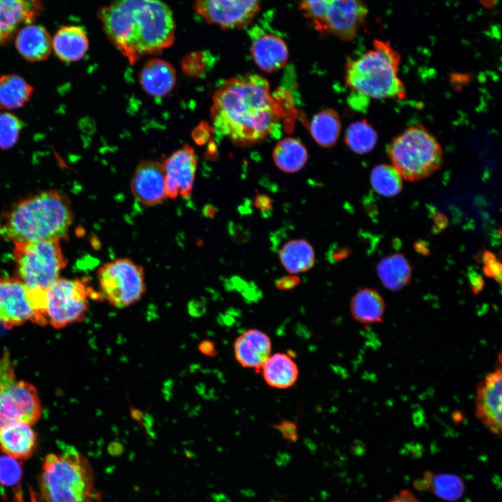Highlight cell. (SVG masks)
Segmentation results:
<instances>
[{"instance_id": "cell-21", "label": "cell", "mask_w": 502, "mask_h": 502, "mask_svg": "<svg viewBox=\"0 0 502 502\" xmlns=\"http://www.w3.org/2000/svg\"><path fill=\"white\" fill-rule=\"evenodd\" d=\"M139 79L140 86L147 94L162 97L174 89L176 82V71L168 61L154 58L142 66Z\"/></svg>"}, {"instance_id": "cell-45", "label": "cell", "mask_w": 502, "mask_h": 502, "mask_svg": "<svg viewBox=\"0 0 502 502\" xmlns=\"http://www.w3.org/2000/svg\"><path fill=\"white\" fill-rule=\"evenodd\" d=\"M348 251L345 248H339L329 251V259L332 261H341L347 255Z\"/></svg>"}, {"instance_id": "cell-38", "label": "cell", "mask_w": 502, "mask_h": 502, "mask_svg": "<svg viewBox=\"0 0 502 502\" xmlns=\"http://www.w3.org/2000/svg\"><path fill=\"white\" fill-rule=\"evenodd\" d=\"M482 261L484 264L483 272L489 277H494L499 283H501V264L496 261L495 255L489 252L485 251L482 255Z\"/></svg>"}, {"instance_id": "cell-41", "label": "cell", "mask_w": 502, "mask_h": 502, "mask_svg": "<svg viewBox=\"0 0 502 502\" xmlns=\"http://www.w3.org/2000/svg\"><path fill=\"white\" fill-rule=\"evenodd\" d=\"M254 206L263 214L270 213L273 208L272 199L266 195L257 194L254 198Z\"/></svg>"}, {"instance_id": "cell-20", "label": "cell", "mask_w": 502, "mask_h": 502, "mask_svg": "<svg viewBox=\"0 0 502 502\" xmlns=\"http://www.w3.org/2000/svg\"><path fill=\"white\" fill-rule=\"evenodd\" d=\"M32 425L23 422L10 423L0 429V450L18 460L29 459L38 445Z\"/></svg>"}, {"instance_id": "cell-4", "label": "cell", "mask_w": 502, "mask_h": 502, "mask_svg": "<svg viewBox=\"0 0 502 502\" xmlns=\"http://www.w3.org/2000/svg\"><path fill=\"white\" fill-rule=\"evenodd\" d=\"M39 488L43 502H94L99 497L89 462L69 445L46 455Z\"/></svg>"}, {"instance_id": "cell-14", "label": "cell", "mask_w": 502, "mask_h": 502, "mask_svg": "<svg viewBox=\"0 0 502 502\" xmlns=\"http://www.w3.org/2000/svg\"><path fill=\"white\" fill-rule=\"evenodd\" d=\"M162 164L167 198L192 195L197 160L194 149L183 145L174 151Z\"/></svg>"}, {"instance_id": "cell-7", "label": "cell", "mask_w": 502, "mask_h": 502, "mask_svg": "<svg viewBox=\"0 0 502 502\" xmlns=\"http://www.w3.org/2000/svg\"><path fill=\"white\" fill-rule=\"evenodd\" d=\"M60 240L47 239L14 244L17 276L30 288L47 289L66 266Z\"/></svg>"}, {"instance_id": "cell-8", "label": "cell", "mask_w": 502, "mask_h": 502, "mask_svg": "<svg viewBox=\"0 0 502 502\" xmlns=\"http://www.w3.org/2000/svg\"><path fill=\"white\" fill-rule=\"evenodd\" d=\"M90 299L103 301L86 278H59L46 290L47 324L59 329L82 321L89 308Z\"/></svg>"}, {"instance_id": "cell-22", "label": "cell", "mask_w": 502, "mask_h": 502, "mask_svg": "<svg viewBox=\"0 0 502 502\" xmlns=\"http://www.w3.org/2000/svg\"><path fill=\"white\" fill-rule=\"evenodd\" d=\"M15 45L25 60L42 61L51 54L52 38L43 26L31 23L19 30L15 36Z\"/></svg>"}, {"instance_id": "cell-37", "label": "cell", "mask_w": 502, "mask_h": 502, "mask_svg": "<svg viewBox=\"0 0 502 502\" xmlns=\"http://www.w3.org/2000/svg\"><path fill=\"white\" fill-rule=\"evenodd\" d=\"M208 56L206 52L197 51L186 55L182 61L183 72L192 77H200L206 70Z\"/></svg>"}, {"instance_id": "cell-31", "label": "cell", "mask_w": 502, "mask_h": 502, "mask_svg": "<svg viewBox=\"0 0 502 502\" xmlns=\"http://www.w3.org/2000/svg\"><path fill=\"white\" fill-rule=\"evenodd\" d=\"M341 130V121L337 112L326 109L316 114L310 124L312 138L320 146L330 147L337 142Z\"/></svg>"}, {"instance_id": "cell-29", "label": "cell", "mask_w": 502, "mask_h": 502, "mask_svg": "<svg viewBox=\"0 0 502 502\" xmlns=\"http://www.w3.org/2000/svg\"><path fill=\"white\" fill-rule=\"evenodd\" d=\"M33 92V86L19 75L0 76V109L11 110L23 107L30 100Z\"/></svg>"}, {"instance_id": "cell-15", "label": "cell", "mask_w": 502, "mask_h": 502, "mask_svg": "<svg viewBox=\"0 0 502 502\" xmlns=\"http://www.w3.org/2000/svg\"><path fill=\"white\" fill-rule=\"evenodd\" d=\"M367 8L363 0H333L324 21L323 33L351 40L363 23Z\"/></svg>"}, {"instance_id": "cell-24", "label": "cell", "mask_w": 502, "mask_h": 502, "mask_svg": "<svg viewBox=\"0 0 502 502\" xmlns=\"http://www.w3.org/2000/svg\"><path fill=\"white\" fill-rule=\"evenodd\" d=\"M89 39L84 29L66 25L57 30L52 38V50L62 61L74 62L82 59L89 49Z\"/></svg>"}, {"instance_id": "cell-35", "label": "cell", "mask_w": 502, "mask_h": 502, "mask_svg": "<svg viewBox=\"0 0 502 502\" xmlns=\"http://www.w3.org/2000/svg\"><path fill=\"white\" fill-rule=\"evenodd\" d=\"M22 128L20 119L10 112L0 114V149H9L19 138Z\"/></svg>"}, {"instance_id": "cell-2", "label": "cell", "mask_w": 502, "mask_h": 502, "mask_svg": "<svg viewBox=\"0 0 502 502\" xmlns=\"http://www.w3.org/2000/svg\"><path fill=\"white\" fill-rule=\"evenodd\" d=\"M103 31L131 64L174 41L172 10L162 0H109L98 12Z\"/></svg>"}, {"instance_id": "cell-17", "label": "cell", "mask_w": 502, "mask_h": 502, "mask_svg": "<svg viewBox=\"0 0 502 502\" xmlns=\"http://www.w3.org/2000/svg\"><path fill=\"white\" fill-rule=\"evenodd\" d=\"M251 55L261 70L272 73L284 66L288 61L289 50L282 37L256 27L251 31Z\"/></svg>"}, {"instance_id": "cell-44", "label": "cell", "mask_w": 502, "mask_h": 502, "mask_svg": "<svg viewBox=\"0 0 502 502\" xmlns=\"http://www.w3.org/2000/svg\"><path fill=\"white\" fill-rule=\"evenodd\" d=\"M470 280H471V287L472 289V291L475 294H478L484 287V281L482 278L477 275L476 273H473L472 275L470 276Z\"/></svg>"}, {"instance_id": "cell-16", "label": "cell", "mask_w": 502, "mask_h": 502, "mask_svg": "<svg viewBox=\"0 0 502 502\" xmlns=\"http://www.w3.org/2000/svg\"><path fill=\"white\" fill-rule=\"evenodd\" d=\"M133 196L142 204L153 206L167 199L162 164L144 161L136 167L130 183Z\"/></svg>"}, {"instance_id": "cell-34", "label": "cell", "mask_w": 502, "mask_h": 502, "mask_svg": "<svg viewBox=\"0 0 502 502\" xmlns=\"http://www.w3.org/2000/svg\"><path fill=\"white\" fill-rule=\"evenodd\" d=\"M299 8L312 27L323 33L326 10L333 0H297Z\"/></svg>"}, {"instance_id": "cell-23", "label": "cell", "mask_w": 502, "mask_h": 502, "mask_svg": "<svg viewBox=\"0 0 502 502\" xmlns=\"http://www.w3.org/2000/svg\"><path fill=\"white\" fill-rule=\"evenodd\" d=\"M413 487L418 491H428L448 502L459 500L466 492L464 482L459 476L432 471H425L421 478L413 481Z\"/></svg>"}, {"instance_id": "cell-26", "label": "cell", "mask_w": 502, "mask_h": 502, "mask_svg": "<svg viewBox=\"0 0 502 502\" xmlns=\"http://www.w3.org/2000/svg\"><path fill=\"white\" fill-rule=\"evenodd\" d=\"M350 309L352 317L362 324L382 322L386 305L381 295L374 289L365 288L352 297Z\"/></svg>"}, {"instance_id": "cell-18", "label": "cell", "mask_w": 502, "mask_h": 502, "mask_svg": "<svg viewBox=\"0 0 502 502\" xmlns=\"http://www.w3.org/2000/svg\"><path fill=\"white\" fill-rule=\"evenodd\" d=\"M42 10L40 0H0V45L13 40Z\"/></svg>"}, {"instance_id": "cell-3", "label": "cell", "mask_w": 502, "mask_h": 502, "mask_svg": "<svg viewBox=\"0 0 502 502\" xmlns=\"http://www.w3.org/2000/svg\"><path fill=\"white\" fill-rule=\"evenodd\" d=\"M74 220L70 200L57 190L38 192L15 203L0 216V237L14 244L66 239Z\"/></svg>"}, {"instance_id": "cell-30", "label": "cell", "mask_w": 502, "mask_h": 502, "mask_svg": "<svg viewBox=\"0 0 502 502\" xmlns=\"http://www.w3.org/2000/svg\"><path fill=\"white\" fill-rule=\"evenodd\" d=\"M275 165L286 173H294L301 169L307 160V151L297 139L287 137L280 140L273 150Z\"/></svg>"}, {"instance_id": "cell-27", "label": "cell", "mask_w": 502, "mask_h": 502, "mask_svg": "<svg viewBox=\"0 0 502 502\" xmlns=\"http://www.w3.org/2000/svg\"><path fill=\"white\" fill-rule=\"evenodd\" d=\"M280 261L287 271L298 274L310 270L315 264V252L305 239L287 241L279 250Z\"/></svg>"}, {"instance_id": "cell-9", "label": "cell", "mask_w": 502, "mask_h": 502, "mask_svg": "<svg viewBox=\"0 0 502 502\" xmlns=\"http://www.w3.org/2000/svg\"><path fill=\"white\" fill-rule=\"evenodd\" d=\"M42 413L36 388L17 380L6 352L0 357V429L15 422L35 424Z\"/></svg>"}, {"instance_id": "cell-42", "label": "cell", "mask_w": 502, "mask_h": 502, "mask_svg": "<svg viewBox=\"0 0 502 502\" xmlns=\"http://www.w3.org/2000/svg\"><path fill=\"white\" fill-rule=\"evenodd\" d=\"M386 502H423L410 490L402 489L396 496Z\"/></svg>"}, {"instance_id": "cell-32", "label": "cell", "mask_w": 502, "mask_h": 502, "mask_svg": "<svg viewBox=\"0 0 502 502\" xmlns=\"http://www.w3.org/2000/svg\"><path fill=\"white\" fill-rule=\"evenodd\" d=\"M378 135L374 127L365 119L355 121L347 128L344 142L355 153L364 154L375 147Z\"/></svg>"}, {"instance_id": "cell-43", "label": "cell", "mask_w": 502, "mask_h": 502, "mask_svg": "<svg viewBox=\"0 0 502 502\" xmlns=\"http://www.w3.org/2000/svg\"><path fill=\"white\" fill-rule=\"evenodd\" d=\"M199 351L206 356L213 357L217 354L215 344L211 340H203L198 346Z\"/></svg>"}, {"instance_id": "cell-12", "label": "cell", "mask_w": 502, "mask_h": 502, "mask_svg": "<svg viewBox=\"0 0 502 502\" xmlns=\"http://www.w3.org/2000/svg\"><path fill=\"white\" fill-rule=\"evenodd\" d=\"M260 4L261 0H195L194 7L208 23L233 29L249 24Z\"/></svg>"}, {"instance_id": "cell-33", "label": "cell", "mask_w": 502, "mask_h": 502, "mask_svg": "<svg viewBox=\"0 0 502 502\" xmlns=\"http://www.w3.org/2000/svg\"><path fill=\"white\" fill-rule=\"evenodd\" d=\"M370 183L374 191L384 197H394L402 188V176L392 165L387 164H381L372 169Z\"/></svg>"}, {"instance_id": "cell-1", "label": "cell", "mask_w": 502, "mask_h": 502, "mask_svg": "<svg viewBox=\"0 0 502 502\" xmlns=\"http://www.w3.org/2000/svg\"><path fill=\"white\" fill-rule=\"evenodd\" d=\"M282 112L268 82L253 73L226 80L215 91L211 108L218 132L245 146L273 134L279 128Z\"/></svg>"}, {"instance_id": "cell-36", "label": "cell", "mask_w": 502, "mask_h": 502, "mask_svg": "<svg viewBox=\"0 0 502 502\" xmlns=\"http://www.w3.org/2000/svg\"><path fill=\"white\" fill-rule=\"evenodd\" d=\"M22 475L20 460L8 455L0 456V483L6 486L16 485Z\"/></svg>"}, {"instance_id": "cell-5", "label": "cell", "mask_w": 502, "mask_h": 502, "mask_svg": "<svg viewBox=\"0 0 502 502\" xmlns=\"http://www.w3.org/2000/svg\"><path fill=\"white\" fill-rule=\"evenodd\" d=\"M400 61L399 52L388 41L375 39L372 49L347 61V85L369 98L402 100L406 97V90L398 75Z\"/></svg>"}, {"instance_id": "cell-19", "label": "cell", "mask_w": 502, "mask_h": 502, "mask_svg": "<svg viewBox=\"0 0 502 502\" xmlns=\"http://www.w3.org/2000/svg\"><path fill=\"white\" fill-rule=\"evenodd\" d=\"M272 343L264 331L252 328L244 331L234 344V356L243 367L260 370L271 354Z\"/></svg>"}, {"instance_id": "cell-6", "label": "cell", "mask_w": 502, "mask_h": 502, "mask_svg": "<svg viewBox=\"0 0 502 502\" xmlns=\"http://www.w3.org/2000/svg\"><path fill=\"white\" fill-rule=\"evenodd\" d=\"M387 153L392 166L409 181L430 176L443 163L439 142L420 124L409 126L397 135L388 145Z\"/></svg>"}, {"instance_id": "cell-40", "label": "cell", "mask_w": 502, "mask_h": 502, "mask_svg": "<svg viewBox=\"0 0 502 502\" xmlns=\"http://www.w3.org/2000/svg\"><path fill=\"white\" fill-rule=\"evenodd\" d=\"M301 283V278L296 274L285 275L275 281V287L281 291L291 290L296 288Z\"/></svg>"}, {"instance_id": "cell-28", "label": "cell", "mask_w": 502, "mask_h": 502, "mask_svg": "<svg viewBox=\"0 0 502 502\" xmlns=\"http://www.w3.org/2000/svg\"><path fill=\"white\" fill-rule=\"evenodd\" d=\"M376 271L384 287L392 291L402 289L411 279V266L401 254H393L381 259Z\"/></svg>"}, {"instance_id": "cell-11", "label": "cell", "mask_w": 502, "mask_h": 502, "mask_svg": "<svg viewBox=\"0 0 502 502\" xmlns=\"http://www.w3.org/2000/svg\"><path fill=\"white\" fill-rule=\"evenodd\" d=\"M99 293L116 308L139 301L146 291L144 268L129 258H117L103 264L98 270Z\"/></svg>"}, {"instance_id": "cell-25", "label": "cell", "mask_w": 502, "mask_h": 502, "mask_svg": "<svg viewBox=\"0 0 502 502\" xmlns=\"http://www.w3.org/2000/svg\"><path fill=\"white\" fill-rule=\"evenodd\" d=\"M265 382L277 389H286L296 382L299 371L295 360L290 355L275 353L264 362L261 369Z\"/></svg>"}, {"instance_id": "cell-39", "label": "cell", "mask_w": 502, "mask_h": 502, "mask_svg": "<svg viewBox=\"0 0 502 502\" xmlns=\"http://www.w3.org/2000/svg\"><path fill=\"white\" fill-rule=\"evenodd\" d=\"M283 438L288 441L295 442L298 438V429L296 425L288 420H282L275 426Z\"/></svg>"}, {"instance_id": "cell-10", "label": "cell", "mask_w": 502, "mask_h": 502, "mask_svg": "<svg viewBox=\"0 0 502 502\" xmlns=\"http://www.w3.org/2000/svg\"><path fill=\"white\" fill-rule=\"evenodd\" d=\"M46 290L30 288L17 277H0V324L13 328L29 321L46 325Z\"/></svg>"}, {"instance_id": "cell-13", "label": "cell", "mask_w": 502, "mask_h": 502, "mask_svg": "<svg viewBox=\"0 0 502 502\" xmlns=\"http://www.w3.org/2000/svg\"><path fill=\"white\" fill-rule=\"evenodd\" d=\"M501 353L496 367L482 379L476 388L475 415L494 435L499 436L502 429L501 397L502 372Z\"/></svg>"}]
</instances>
